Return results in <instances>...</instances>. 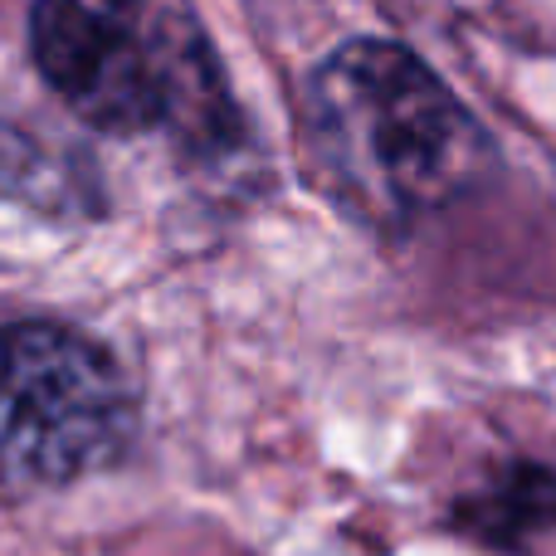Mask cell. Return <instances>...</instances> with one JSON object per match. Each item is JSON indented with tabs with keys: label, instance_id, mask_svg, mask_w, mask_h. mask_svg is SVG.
Returning a JSON list of instances; mask_svg holds the SVG:
<instances>
[{
	"label": "cell",
	"instance_id": "4",
	"mask_svg": "<svg viewBox=\"0 0 556 556\" xmlns=\"http://www.w3.org/2000/svg\"><path fill=\"white\" fill-rule=\"evenodd\" d=\"M459 528L503 552H522L556 528V473L532 459H513L493 469L459 503Z\"/></svg>",
	"mask_w": 556,
	"mask_h": 556
},
{
	"label": "cell",
	"instance_id": "3",
	"mask_svg": "<svg viewBox=\"0 0 556 556\" xmlns=\"http://www.w3.org/2000/svg\"><path fill=\"white\" fill-rule=\"evenodd\" d=\"M137 401L103 342L64 323L0 327V473L78 483L127 454Z\"/></svg>",
	"mask_w": 556,
	"mask_h": 556
},
{
	"label": "cell",
	"instance_id": "1",
	"mask_svg": "<svg viewBox=\"0 0 556 556\" xmlns=\"http://www.w3.org/2000/svg\"><path fill=\"white\" fill-rule=\"evenodd\" d=\"M303 162L352 220L410 230L483 181L493 142L420 54L346 39L303 88Z\"/></svg>",
	"mask_w": 556,
	"mask_h": 556
},
{
	"label": "cell",
	"instance_id": "2",
	"mask_svg": "<svg viewBox=\"0 0 556 556\" xmlns=\"http://www.w3.org/2000/svg\"><path fill=\"white\" fill-rule=\"evenodd\" d=\"M29 54L45 84L103 132H172L191 152H230L240 113L201 25L152 0H35Z\"/></svg>",
	"mask_w": 556,
	"mask_h": 556
}]
</instances>
